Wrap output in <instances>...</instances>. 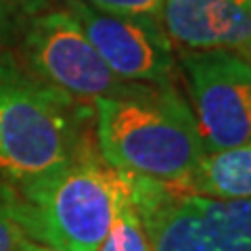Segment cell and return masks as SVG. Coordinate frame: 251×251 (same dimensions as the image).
I'll return each mask as SVG.
<instances>
[{
    "label": "cell",
    "mask_w": 251,
    "mask_h": 251,
    "mask_svg": "<svg viewBox=\"0 0 251 251\" xmlns=\"http://www.w3.org/2000/svg\"><path fill=\"white\" fill-rule=\"evenodd\" d=\"M92 107L97 151L122 174L180 186L205 155L191 105L174 86L99 99Z\"/></svg>",
    "instance_id": "6da1fadb"
},
{
    "label": "cell",
    "mask_w": 251,
    "mask_h": 251,
    "mask_svg": "<svg viewBox=\"0 0 251 251\" xmlns=\"http://www.w3.org/2000/svg\"><path fill=\"white\" fill-rule=\"evenodd\" d=\"M94 107L36 80L0 52V180L19 191L88 151Z\"/></svg>",
    "instance_id": "7a4b0ae2"
},
{
    "label": "cell",
    "mask_w": 251,
    "mask_h": 251,
    "mask_svg": "<svg viewBox=\"0 0 251 251\" xmlns=\"http://www.w3.org/2000/svg\"><path fill=\"white\" fill-rule=\"evenodd\" d=\"M124 174L107 166L97 145L49 176L19 188L31 241L61 251H97L113 224Z\"/></svg>",
    "instance_id": "3957f363"
},
{
    "label": "cell",
    "mask_w": 251,
    "mask_h": 251,
    "mask_svg": "<svg viewBox=\"0 0 251 251\" xmlns=\"http://www.w3.org/2000/svg\"><path fill=\"white\" fill-rule=\"evenodd\" d=\"M151 251H251V199H214L124 174Z\"/></svg>",
    "instance_id": "277c9868"
},
{
    "label": "cell",
    "mask_w": 251,
    "mask_h": 251,
    "mask_svg": "<svg viewBox=\"0 0 251 251\" xmlns=\"http://www.w3.org/2000/svg\"><path fill=\"white\" fill-rule=\"evenodd\" d=\"M19 38L21 67L77 103L92 105L99 99L132 97L149 88V84L117 77L63 6H46L34 13Z\"/></svg>",
    "instance_id": "5b68a950"
},
{
    "label": "cell",
    "mask_w": 251,
    "mask_h": 251,
    "mask_svg": "<svg viewBox=\"0 0 251 251\" xmlns=\"http://www.w3.org/2000/svg\"><path fill=\"white\" fill-rule=\"evenodd\" d=\"M180 69L205 153L251 140V61L230 50H182Z\"/></svg>",
    "instance_id": "8992f818"
},
{
    "label": "cell",
    "mask_w": 251,
    "mask_h": 251,
    "mask_svg": "<svg viewBox=\"0 0 251 251\" xmlns=\"http://www.w3.org/2000/svg\"><path fill=\"white\" fill-rule=\"evenodd\" d=\"M61 6L80 23L86 38L117 77L132 84L172 86L174 44L157 17L109 13L84 0H61Z\"/></svg>",
    "instance_id": "52a82bcc"
},
{
    "label": "cell",
    "mask_w": 251,
    "mask_h": 251,
    "mask_svg": "<svg viewBox=\"0 0 251 251\" xmlns=\"http://www.w3.org/2000/svg\"><path fill=\"white\" fill-rule=\"evenodd\" d=\"M159 21L182 50H230L251 61V0H163Z\"/></svg>",
    "instance_id": "ba28073f"
},
{
    "label": "cell",
    "mask_w": 251,
    "mask_h": 251,
    "mask_svg": "<svg viewBox=\"0 0 251 251\" xmlns=\"http://www.w3.org/2000/svg\"><path fill=\"white\" fill-rule=\"evenodd\" d=\"M176 188L214 199H251V140L205 153L191 176Z\"/></svg>",
    "instance_id": "9c48e42d"
},
{
    "label": "cell",
    "mask_w": 251,
    "mask_h": 251,
    "mask_svg": "<svg viewBox=\"0 0 251 251\" xmlns=\"http://www.w3.org/2000/svg\"><path fill=\"white\" fill-rule=\"evenodd\" d=\"M97 251H151L147 232L143 228V224H140V218L136 214L134 205L130 201L126 178H124L120 197H117L113 224Z\"/></svg>",
    "instance_id": "30bf717a"
},
{
    "label": "cell",
    "mask_w": 251,
    "mask_h": 251,
    "mask_svg": "<svg viewBox=\"0 0 251 251\" xmlns=\"http://www.w3.org/2000/svg\"><path fill=\"white\" fill-rule=\"evenodd\" d=\"M27 241L31 239L23 226L19 193L0 180V251H19Z\"/></svg>",
    "instance_id": "8fae6325"
},
{
    "label": "cell",
    "mask_w": 251,
    "mask_h": 251,
    "mask_svg": "<svg viewBox=\"0 0 251 251\" xmlns=\"http://www.w3.org/2000/svg\"><path fill=\"white\" fill-rule=\"evenodd\" d=\"M94 9L109 11V13H124V15H149L159 19L163 0H84Z\"/></svg>",
    "instance_id": "7c38bea8"
},
{
    "label": "cell",
    "mask_w": 251,
    "mask_h": 251,
    "mask_svg": "<svg viewBox=\"0 0 251 251\" xmlns=\"http://www.w3.org/2000/svg\"><path fill=\"white\" fill-rule=\"evenodd\" d=\"M29 17L23 0H0V42L19 36Z\"/></svg>",
    "instance_id": "4fadbf2b"
},
{
    "label": "cell",
    "mask_w": 251,
    "mask_h": 251,
    "mask_svg": "<svg viewBox=\"0 0 251 251\" xmlns=\"http://www.w3.org/2000/svg\"><path fill=\"white\" fill-rule=\"evenodd\" d=\"M19 251H61V249L46 245V243H40V241H27V243H23Z\"/></svg>",
    "instance_id": "5bb4252c"
},
{
    "label": "cell",
    "mask_w": 251,
    "mask_h": 251,
    "mask_svg": "<svg viewBox=\"0 0 251 251\" xmlns=\"http://www.w3.org/2000/svg\"><path fill=\"white\" fill-rule=\"evenodd\" d=\"M52 2H54V0H23V4H25V9H27L29 15L46 9V6H50Z\"/></svg>",
    "instance_id": "9a60e30c"
}]
</instances>
